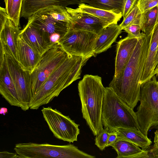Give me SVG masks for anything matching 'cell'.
<instances>
[{
  "mask_svg": "<svg viewBox=\"0 0 158 158\" xmlns=\"http://www.w3.org/2000/svg\"><path fill=\"white\" fill-rule=\"evenodd\" d=\"M152 32L138 40L122 76L113 77L109 87L134 109L139 101L141 81L148 53Z\"/></svg>",
  "mask_w": 158,
  "mask_h": 158,
  "instance_id": "6da1fadb",
  "label": "cell"
},
{
  "mask_svg": "<svg viewBox=\"0 0 158 158\" xmlns=\"http://www.w3.org/2000/svg\"><path fill=\"white\" fill-rule=\"evenodd\" d=\"M88 60L69 55L51 73L32 98L30 109L47 104L72 83L80 78L81 69Z\"/></svg>",
  "mask_w": 158,
  "mask_h": 158,
  "instance_id": "7a4b0ae2",
  "label": "cell"
},
{
  "mask_svg": "<svg viewBox=\"0 0 158 158\" xmlns=\"http://www.w3.org/2000/svg\"><path fill=\"white\" fill-rule=\"evenodd\" d=\"M83 117L94 136L103 129L102 109L106 91L101 77L86 74L78 85Z\"/></svg>",
  "mask_w": 158,
  "mask_h": 158,
  "instance_id": "3957f363",
  "label": "cell"
},
{
  "mask_svg": "<svg viewBox=\"0 0 158 158\" xmlns=\"http://www.w3.org/2000/svg\"><path fill=\"white\" fill-rule=\"evenodd\" d=\"M102 120L104 128L110 132L119 128L140 130L133 109L121 99L110 87H106Z\"/></svg>",
  "mask_w": 158,
  "mask_h": 158,
  "instance_id": "277c9868",
  "label": "cell"
},
{
  "mask_svg": "<svg viewBox=\"0 0 158 158\" xmlns=\"http://www.w3.org/2000/svg\"><path fill=\"white\" fill-rule=\"evenodd\" d=\"M14 150L19 158H94L73 144L59 145L29 142L16 144Z\"/></svg>",
  "mask_w": 158,
  "mask_h": 158,
  "instance_id": "5b68a950",
  "label": "cell"
},
{
  "mask_svg": "<svg viewBox=\"0 0 158 158\" xmlns=\"http://www.w3.org/2000/svg\"><path fill=\"white\" fill-rule=\"evenodd\" d=\"M139 101L135 113L140 131L148 136L149 130L158 122V81L156 75L141 85Z\"/></svg>",
  "mask_w": 158,
  "mask_h": 158,
  "instance_id": "8992f818",
  "label": "cell"
},
{
  "mask_svg": "<svg viewBox=\"0 0 158 158\" xmlns=\"http://www.w3.org/2000/svg\"><path fill=\"white\" fill-rule=\"evenodd\" d=\"M69 55L57 44L42 55L38 65L30 74L32 98L51 73Z\"/></svg>",
  "mask_w": 158,
  "mask_h": 158,
  "instance_id": "52a82bcc",
  "label": "cell"
},
{
  "mask_svg": "<svg viewBox=\"0 0 158 158\" xmlns=\"http://www.w3.org/2000/svg\"><path fill=\"white\" fill-rule=\"evenodd\" d=\"M98 34L69 27L59 44L69 55L81 56L88 60L95 55L94 50Z\"/></svg>",
  "mask_w": 158,
  "mask_h": 158,
  "instance_id": "ba28073f",
  "label": "cell"
},
{
  "mask_svg": "<svg viewBox=\"0 0 158 158\" xmlns=\"http://www.w3.org/2000/svg\"><path fill=\"white\" fill-rule=\"evenodd\" d=\"M41 111L45 121L55 137L69 143L77 141L80 134L79 125L69 116L64 115L51 106L43 107Z\"/></svg>",
  "mask_w": 158,
  "mask_h": 158,
  "instance_id": "9c48e42d",
  "label": "cell"
},
{
  "mask_svg": "<svg viewBox=\"0 0 158 158\" xmlns=\"http://www.w3.org/2000/svg\"><path fill=\"white\" fill-rule=\"evenodd\" d=\"M28 23L36 28L45 41L50 42V37L57 33L63 37L69 28V23L60 21L52 13L49 8L41 10L28 19Z\"/></svg>",
  "mask_w": 158,
  "mask_h": 158,
  "instance_id": "30bf717a",
  "label": "cell"
},
{
  "mask_svg": "<svg viewBox=\"0 0 158 158\" xmlns=\"http://www.w3.org/2000/svg\"><path fill=\"white\" fill-rule=\"evenodd\" d=\"M7 65L20 101L22 110L30 109L32 97L30 88V74L23 70L18 61L12 56L5 54Z\"/></svg>",
  "mask_w": 158,
  "mask_h": 158,
  "instance_id": "8fae6325",
  "label": "cell"
},
{
  "mask_svg": "<svg viewBox=\"0 0 158 158\" xmlns=\"http://www.w3.org/2000/svg\"><path fill=\"white\" fill-rule=\"evenodd\" d=\"M0 53L10 55L18 61V38L21 32L10 18L5 8L0 7Z\"/></svg>",
  "mask_w": 158,
  "mask_h": 158,
  "instance_id": "7c38bea8",
  "label": "cell"
},
{
  "mask_svg": "<svg viewBox=\"0 0 158 158\" xmlns=\"http://www.w3.org/2000/svg\"><path fill=\"white\" fill-rule=\"evenodd\" d=\"M0 93L11 106H22L7 65L5 54L0 55Z\"/></svg>",
  "mask_w": 158,
  "mask_h": 158,
  "instance_id": "4fadbf2b",
  "label": "cell"
},
{
  "mask_svg": "<svg viewBox=\"0 0 158 158\" xmlns=\"http://www.w3.org/2000/svg\"><path fill=\"white\" fill-rule=\"evenodd\" d=\"M72 19L69 23V27L75 29L92 32L98 34L104 26L98 18L88 14L79 11L77 8L65 7Z\"/></svg>",
  "mask_w": 158,
  "mask_h": 158,
  "instance_id": "5bb4252c",
  "label": "cell"
},
{
  "mask_svg": "<svg viewBox=\"0 0 158 158\" xmlns=\"http://www.w3.org/2000/svg\"><path fill=\"white\" fill-rule=\"evenodd\" d=\"M138 41L137 39L127 35L117 43L114 77L118 78L122 76Z\"/></svg>",
  "mask_w": 158,
  "mask_h": 158,
  "instance_id": "9a60e30c",
  "label": "cell"
},
{
  "mask_svg": "<svg viewBox=\"0 0 158 158\" xmlns=\"http://www.w3.org/2000/svg\"><path fill=\"white\" fill-rule=\"evenodd\" d=\"M80 0H23L20 17L28 19L44 9L52 6L65 8L70 5L79 4Z\"/></svg>",
  "mask_w": 158,
  "mask_h": 158,
  "instance_id": "2e32d148",
  "label": "cell"
},
{
  "mask_svg": "<svg viewBox=\"0 0 158 158\" xmlns=\"http://www.w3.org/2000/svg\"><path fill=\"white\" fill-rule=\"evenodd\" d=\"M18 61L21 68L31 74L39 63L42 57L19 35L18 38Z\"/></svg>",
  "mask_w": 158,
  "mask_h": 158,
  "instance_id": "e0dca14e",
  "label": "cell"
},
{
  "mask_svg": "<svg viewBox=\"0 0 158 158\" xmlns=\"http://www.w3.org/2000/svg\"><path fill=\"white\" fill-rule=\"evenodd\" d=\"M19 35L41 56L52 47L45 41L39 30L30 24L27 23Z\"/></svg>",
  "mask_w": 158,
  "mask_h": 158,
  "instance_id": "ac0fdd59",
  "label": "cell"
},
{
  "mask_svg": "<svg viewBox=\"0 0 158 158\" xmlns=\"http://www.w3.org/2000/svg\"><path fill=\"white\" fill-rule=\"evenodd\" d=\"M156 20L152 32L151 40L141 84L150 80L155 75L156 58L158 48V5Z\"/></svg>",
  "mask_w": 158,
  "mask_h": 158,
  "instance_id": "d6986e66",
  "label": "cell"
},
{
  "mask_svg": "<svg viewBox=\"0 0 158 158\" xmlns=\"http://www.w3.org/2000/svg\"><path fill=\"white\" fill-rule=\"evenodd\" d=\"M111 146L117 153L116 158H150L148 151H143L132 142L118 137Z\"/></svg>",
  "mask_w": 158,
  "mask_h": 158,
  "instance_id": "ffe728a7",
  "label": "cell"
},
{
  "mask_svg": "<svg viewBox=\"0 0 158 158\" xmlns=\"http://www.w3.org/2000/svg\"><path fill=\"white\" fill-rule=\"evenodd\" d=\"M122 31L117 24H112L103 28L98 35L94 48L95 55L110 48Z\"/></svg>",
  "mask_w": 158,
  "mask_h": 158,
  "instance_id": "44dd1931",
  "label": "cell"
},
{
  "mask_svg": "<svg viewBox=\"0 0 158 158\" xmlns=\"http://www.w3.org/2000/svg\"><path fill=\"white\" fill-rule=\"evenodd\" d=\"M77 8L79 11L95 17L102 22L104 27L112 24H117L122 17V14L97 8L82 2Z\"/></svg>",
  "mask_w": 158,
  "mask_h": 158,
  "instance_id": "7402d4cb",
  "label": "cell"
},
{
  "mask_svg": "<svg viewBox=\"0 0 158 158\" xmlns=\"http://www.w3.org/2000/svg\"><path fill=\"white\" fill-rule=\"evenodd\" d=\"M114 131L117 132L118 137L132 142L143 151L149 148L152 143L151 139L143 134L140 130L119 128Z\"/></svg>",
  "mask_w": 158,
  "mask_h": 158,
  "instance_id": "603a6c76",
  "label": "cell"
},
{
  "mask_svg": "<svg viewBox=\"0 0 158 158\" xmlns=\"http://www.w3.org/2000/svg\"><path fill=\"white\" fill-rule=\"evenodd\" d=\"M157 13V6L141 13L139 23L141 30L146 35L152 32L156 23Z\"/></svg>",
  "mask_w": 158,
  "mask_h": 158,
  "instance_id": "cb8c5ba5",
  "label": "cell"
},
{
  "mask_svg": "<svg viewBox=\"0 0 158 158\" xmlns=\"http://www.w3.org/2000/svg\"><path fill=\"white\" fill-rule=\"evenodd\" d=\"M82 2L88 3L93 7L122 14L124 7V0H80Z\"/></svg>",
  "mask_w": 158,
  "mask_h": 158,
  "instance_id": "d4e9b609",
  "label": "cell"
},
{
  "mask_svg": "<svg viewBox=\"0 0 158 158\" xmlns=\"http://www.w3.org/2000/svg\"><path fill=\"white\" fill-rule=\"evenodd\" d=\"M141 12L138 6V2L131 10L123 18L121 23L119 25L120 29L122 30L125 27L135 23L138 20Z\"/></svg>",
  "mask_w": 158,
  "mask_h": 158,
  "instance_id": "484cf974",
  "label": "cell"
},
{
  "mask_svg": "<svg viewBox=\"0 0 158 158\" xmlns=\"http://www.w3.org/2000/svg\"><path fill=\"white\" fill-rule=\"evenodd\" d=\"M23 1V0H12L11 8L8 15L17 27H19V24Z\"/></svg>",
  "mask_w": 158,
  "mask_h": 158,
  "instance_id": "4316f807",
  "label": "cell"
},
{
  "mask_svg": "<svg viewBox=\"0 0 158 158\" xmlns=\"http://www.w3.org/2000/svg\"><path fill=\"white\" fill-rule=\"evenodd\" d=\"M123 30L128 33V35L138 40L144 38L147 35L143 32H140L141 30L139 19L125 27Z\"/></svg>",
  "mask_w": 158,
  "mask_h": 158,
  "instance_id": "83f0119b",
  "label": "cell"
},
{
  "mask_svg": "<svg viewBox=\"0 0 158 158\" xmlns=\"http://www.w3.org/2000/svg\"><path fill=\"white\" fill-rule=\"evenodd\" d=\"M110 132L108 129L104 128L96 136L95 144L101 151H103L106 147Z\"/></svg>",
  "mask_w": 158,
  "mask_h": 158,
  "instance_id": "f1b7e54d",
  "label": "cell"
},
{
  "mask_svg": "<svg viewBox=\"0 0 158 158\" xmlns=\"http://www.w3.org/2000/svg\"><path fill=\"white\" fill-rule=\"evenodd\" d=\"M158 5V0H138V6L141 13Z\"/></svg>",
  "mask_w": 158,
  "mask_h": 158,
  "instance_id": "f546056e",
  "label": "cell"
},
{
  "mask_svg": "<svg viewBox=\"0 0 158 158\" xmlns=\"http://www.w3.org/2000/svg\"><path fill=\"white\" fill-rule=\"evenodd\" d=\"M138 1V0H124V7L122 13L123 18L131 10Z\"/></svg>",
  "mask_w": 158,
  "mask_h": 158,
  "instance_id": "4dcf8cb0",
  "label": "cell"
},
{
  "mask_svg": "<svg viewBox=\"0 0 158 158\" xmlns=\"http://www.w3.org/2000/svg\"><path fill=\"white\" fill-rule=\"evenodd\" d=\"M118 135V133L116 131H114L110 132L106 147L111 146L117 139Z\"/></svg>",
  "mask_w": 158,
  "mask_h": 158,
  "instance_id": "1f68e13d",
  "label": "cell"
},
{
  "mask_svg": "<svg viewBox=\"0 0 158 158\" xmlns=\"http://www.w3.org/2000/svg\"><path fill=\"white\" fill-rule=\"evenodd\" d=\"M0 158H19V155L15 153L10 152L6 151L0 152Z\"/></svg>",
  "mask_w": 158,
  "mask_h": 158,
  "instance_id": "d6a6232c",
  "label": "cell"
},
{
  "mask_svg": "<svg viewBox=\"0 0 158 158\" xmlns=\"http://www.w3.org/2000/svg\"><path fill=\"white\" fill-rule=\"evenodd\" d=\"M5 5V9L7 13L9 15L11 8L12 0H4Z\"/></svg>",
  "mask_w": 158,
  "mask_h": 158,
  "instance_id": "836d02e7",
  "label": "cell"
},
{
  "mask_svg": "<svg viewBox=\"0 0 158 158\" xmlns=\"http://www.w3.org/2000/svg\"><path fill=\"white\" fill-rule=\"evenodd\" d=\"M154 133V144L152 147L158 148V129L156 130Z\"/></svg>",
  "mask_w": 158,
  "mask_h": 158,
  "instance_id": "e575fe53",
  "label": "cell"
},
{
  "mask_svg": "<svg viewBox=\"0 0 158 158\" xmlns=\"http://www.w3.org/2000/svg\"><path fill=\"white\" fill-rule=\"evenodd\" d=\"M8 113V109L6 107H1L0 110V114H2L3 115H5L6 114Z\"/></svg>",
  "mask_w": 158,
  "mask_h": 158,
  "instance_id": "d590c367",
  "label": "cell"
},
{
  "mask_svg": "<svg viewBox=\"0 0 158 158\" xmlns=\"http://www.w3.org/2000/svg\"><path fill=\"white\" fill-rule=\"evenodd\" d=\"M156 66H157V65L158 64V48L157 54H156Z\"/></svg>",
  "mask_w": 158,
  "mask_h": 158,
  "instance_id": "8d00e7d4",
  "label": "cell"
},
{
  "mask_svg": "<svg viewBox=\"0 0 158 158\" xmlns=\"http://www.w3.org/2000/svg\"><path fill=\"white\" fill-rule=\"evenodd\" d=\"M154 128L157 129H158V122L154 126Z\"/></svg>",
  "mask_w": 158,
  "mask_h": 158,
  "instance_id": "74e56055",
  "label": "cell"
},
{
  "mask_svg": "<svg viewBox=\"0 0 158 158\" xmlns=\"http://www.w3.org/2000/svg\"><path fill=\"white\" fill-rule=\"evenodd\" d=\"M155 75H156V76L158 77V72L156 73Z\"/></svg>",
  "mask_w": 158,
  "mask_h": 158,
  "instance_id": "f35d334b",
  "label": "cell"
}]
</instances>
